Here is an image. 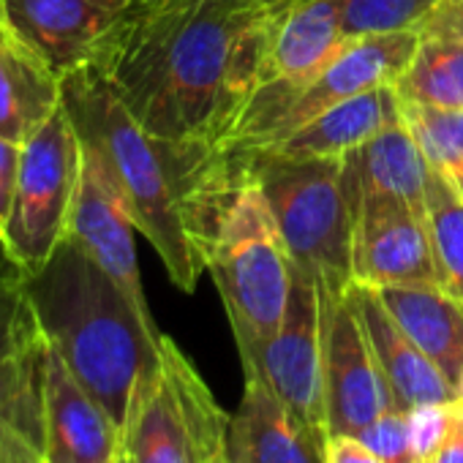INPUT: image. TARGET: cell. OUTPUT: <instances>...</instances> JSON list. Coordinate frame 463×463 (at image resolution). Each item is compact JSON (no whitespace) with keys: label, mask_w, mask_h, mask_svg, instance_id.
<instances>
[{"label":"cell","mask_w":463,"mask_h":463,"mask_svg":"<svg viewBox=\"0 0 463 463\" xmlns=\"http://www.w3.org/2000/svg\"><path fill=\"white\" fill-rule=\"evenodd\" d=\"M207 463H226V458H223V455H215V458H210Z\"/></svg>","instance_id":"obj_38"},{"label":"cell","mask_w":463,"mask_h":463,"mask_svg":"<svg viewBox=\"0 0 463 463\" xmlns=\"http://www.w3.org/2000/svg\"><path fill=\"white\" fill-rule=\"evenodd\" d=\"M20 164H23V145L0 137V241L6 238L9 218L14 210Z\"/></svg>","instance_id":"obj_30"},{"label":"cell","mask_w":463,"mask_h":463,"mask_svg":"<svg viewBox=\"0 0 463 463\" xmlns=\"http://www.w3.org/2000/svg\"><path fill=\"white\" fill-rule=\"evenodd\" d=\"M241 363L243 371L262 373L298 417L330 439L322 376V289L311 273L292 265V292L279 333L254 360Z\"/></svg>","instance_id":"obj_9"},{"label":"cell","mask_w":463,"mask_h":463,"mask_svg":"<svg viewBox=\"0 0 463 463\" xmlns=\"http://www.w3.org/2000/svg\"><path fill=\"white\" fill-rule=\"evenodd\" d=\"M352 196H384L425 210L430 164L403 118L384 126L373 139L344 158Z\"/></svg>","instance_id":"obj_21"},{"label":"cell","mask_w":463,"mask_h":463,"mask_svg":"<svg viewBox=\"0 0 463 463\" xmlns=\"http://www.w3.org/2000/svg\"><path fill=\"white\" fill-rule=\"evenodd\" d=\"M398 118L401 104L395 88L368 90L341 104H333L284 139L251 150H265L289 158H346Z\"/></svg>","instance_id":"obj_19"},{"label":"cell","mask_w":463,"mask_h":463,"mask_svg":"<svg viewBox=\"0 0 463 463\" xmlns=\"http://www.w3.org/2000/svg\"><path fill=\"white\" fill-rule=\"evenodd\" d=\"M382 463H417L409 439V420L403 409L382 411L371 425L357 436Z\"/></svg>","instance_id":"obj_28"},{"label":"cell","mask_w":463,"mask_h":463,"mask_svg":"<svg viewBox=\"0 0 463 463\" xmlns=\"http://www.w3.org/2000/svg\"><path fill=\"white\" fill-rule=\"evenodd\" d=\"M199 243L241 360H254L279 333L292 292V260L254 180L221 169Z\"/></svg>","instance_id":"obj_4"},{"label":"cell","mask_w":463,"mask_h":463,"mask_svg":"<svg viewBox=\"0 0 463 463\" xmlns=\"http://www.w3.org/2000/svg\"><path fill=\"white\" fill-rule=\"evenodd\" d=\"M20 279L42 338L123 433L139 382L161 365L164 333L153 314L71 235Z\"/></svg>","instance_id":"obj_2"},{"label":"cell","mask_w":463,"mask_h":463,"mask_svg":"<svg viewBox=\"0 0 463 463\" xmlns=\"http://www.w3.org/2000/svg\"><path fill=\"white\" fill-rule=\"evenodd\" d=\"M420 31H401V33H373V36H354L346 39L338 55L325 66V71L300 93V99L287 112L281 128L276 131V139H284L319 112L330 109L333 104H341L346 99H354L368 90L395 88L406 69L411 66V58L417 52ZM265 142V145H270ZM262 147V145H260Z\"/></svg>","instance_id":"obj_12"},{"label":"cell","mask_w":463,"mask_h":463,"mask_svg":"<svg viewBox=\"0 0 463 463\" xmlns=\"http://www.w3.org/2000/svg\"><path fill=\"white\" fill-rule=\"evenodd\" d=\"M352 284H439L428 213L398 199L352 196Z\"/></svg>","instance_id":"obj_10"},{"label":"cell","mask_w":463,"mask_h":463,"mask_svg":"<svg viewBox=\"0 0 463 463\" xmlns=\"http://www.w3.org/2000/svg\"><path fill=\"white\" fill-rule=\"evenodd\" d=\"M229 417L183 349L164 335L161 365L131 398L123 444L131 463H207L223 455Z\"/></svg>","instance_id":"obj_6"},{"label":"cell","mask_w":463,"mask_h":463,"mask_svg":"<svg viewBox=\"0 0 463 463\" xmlns=\"http://www.w3.org/2000/svg\"><path fill=\"white\" fill-rule=\"evenodd\" d=\"M243 373V398L223 441L226 463H327V439L298 417L262 373Z\"/></svg>","instance_id":"obj_14"},{"label":"cell","mask_w":463,"mask_h":463,"mask_svg":"<svg viewBox=\"0 0 463 463\" xmlns=\"http://www.w3.org/2000/svg\"><path fill=\"white\" fill-rule=\"evenodd\" d=\"M452 414H455V401L452 403H425V406H414L406 411L411 452H414L417 463H425L436 452V447L444 441Z\"/></svg>","instance_id":"obj_29"},{"label":"cell","mask_w":463,"mask_h":463,"mask_svg":"<svg viewBox=\"0 0 463 463\" xmlns=\"http://www.w3.org/2000/svg\"><path fill=\"white\" fill-rule=\"evenodd\" d=\"M134 229L137 226L128 204L118 191L109 169L104 166L99 153L82 142V172L71 204L69 235L128 292V298L142 311H150L139 276Z\"/></svg>","instance_id":"obj_11"},{"label":"cell","mask_w":463,"mask_h":463,"mask_svg":"<svg viewBox=\"0 0 463 463\" xmlns=\"http://www.w3.org/2000/svg\"><path fill=\"white\" fill-rule=\"evenodd\" d=\"M344 42L338 0H298L276 23L260 82L270 80L306 90L338 55Z\"/></svg>","instance_id":"obj_17"},{"label":"cell","mask_w":463,"mask_h":463,"mask_svg":"<svg viewBox=\"0 0 463 463\" xmlns=\"http://www.w3.org/2000/svg\"><path fill=\"white\" fill-rule=\"evenodd\" d=\"M401 118L417 139L425 161L463 199V109H439L401 101Z\"/></svg>","instance_id":"obj_24"},{"label":"cell","mask_w":463,"mask_h":463,"mask_svg":"<svg viewBox=\"0 0 463 463\" xmlns=\"http://www.w3.org/2000/svg\"><path fill=\"white\" fill-rule=\"evenodd\" d=\"M346 39L420 31L441 0H338Z\"/></svg>","instance_id":"obj_26"},{"label":"cell","mask_w":463,"mask_h":463,"mask_svg":"<svg viewBox=\"0 0 463 463\" xmlns=\"http://www.w3.org/2000/svg\"><path fill=\"white\" fill-rule=\"evenodd\" d=\"M42 371L44 338L33 322L23 346L0 368V447L12 430L42 425Z\"/></svg>","instance_id":"obj_23"},{"label":"cell","mask_w":463,"mask_h":463,"mask_svg":"<svg viewBox=\"0 0 463 463\" xmlns=\"http://www.w3.org/2000/svg\"><path fill=\"white\" fill-rule=\"evenodd\" d=\"M279 17L246 0H134L90 66L150 137L218 153L262 80Z\"/></svg>","instance_id":"obj_1"},{"label":"cell","mask_w":463,"mask_h":463,"mask_svg":"<svg viewBox=\"0 0 463 463\" xmlns=\"http://www.w3.org/2000/svg\"><path fill=\"white\" fill-rule=\"evenodd\" d=\"M107 4L112 6V9H118V12H123V9H128L134 0H107Z\"/></svg>","instance_id":"obj_36"},{"label":"cell","mask_w":463,"mask_h":463,"mask_svg":"<svg viewBox=\"0 0 463 463\" xmlns=\"http://www.w3.org/2000/svg\"><path fill=\"white\" fill-rule=\"evenodd\" d=\"M376 295L398 327L458 390L463 382V303L441 284H398L382 287Z\"/></svg>","instance_id":"obj_20"},{"label":"cell","mask_w":463,"mask_h":463,"mask_svg":"<svg viewBox=\"0 0 463 463\" xmlns=\"http://www.w3.org/2000/svg\"><path fill=\"white\" fill-rule=\"evenodd\" d=\"M349 292L360 311L379 371L387 382L392 406L409 411L425 403H452L458 398V390L420 352V346L398 327V322L390 317V311L379 300L376 289L352 284Z\"/></svg>","instance_id":"obj_16"},{"label":"cell","mask_w":463,"mask_h":463,"mask_svg":"<svg viewBox=\"0 0 463 463\" xmlns=\"http://www.w3.org/2000/svg\"><path fill=\"white\" fill-rule=\"evenodd\" d=\"M246 4H254V6H265V9H289L292 4H298V0H246Z\"/></svg>","instance_id":"obj_34"},{"label":"cell","mask_w":463,"mask_h":463,"mask_svg":"<svg viewBox=\"0 0 463 463\" xmlns=\"http://www.w3.org/2000/svg\"><path fill=\"white\" fill-rule=\"evenodd\" d=\"M0 463H47L42 452V425H23L0 447Z\"/></svg>","instance_id":"obj_31"},{"label":"cell","mask_w":463,"mask_h":463,"mask_svg":"<svg viewBox=\"0 0 463 463\" xmlns=\"http://www.w3.org/2000/svg\"><path fill=\"white\" fill-rule=\"evenodd\" d=\"M80 172L82 142L66 107H61L23 145L14 210L6 238L0 241L4 260L28 270L55 251V246L69 235Z\"/></svg>","instance_id":"obj_7"},{"label":"cell","mask_w":463,"mask_h":463,"mask_svg":"<svg viewBox=\"0 0 463 463\" xmlns=\"http://www.w3.org/2000/svg\"><path fill=\"white\" fill-rule=\"evenodd\" d=\"M33 327V317L23 292L20 268L4 260L0 265V368L23 346Z\"/></svg>","instance_id":"obj_27"},{"label":"cell","mask_w":463,"mask_h":463,"mask_svg":"<svg viewBox=\"0 0 463 463\" xmlns=\"http://www.w3.org/2000/svg\"><path fill=\"white\" fill-rule=\"evenodd\" d=\"M455 406H458V411L463 414V382H460V387H458V398H455Z\"/></svg>","instance_id":"obj_37"},{"label":"cell","mask_w":463,"mask_h":463,"mask_svg":"<svg viewBox=\"0 0 463 463\" xmlns=\"http://www.w3.org/2000/svg\"><path fill=\"white\" fill-rule=\"evenodd\" d=\"M425 213L439 284L463 303V199L436 172L428 183Z\"/></svg>","instance_id":"obj_25"},{"label":"cell","mask_w":463,"mask_h":463,"mask_svg":"<svg viewBox=\"0 0 463 463\" xmlns=\"http://www.w3.org/2000/svg\"><path fill=\"white\" fill-rule=\"evenodd\" d=\"M327 463H382L357 436H330L327 439Z\"/></svg>","instance_id":"obj_32"},{"label":"cell","mask_w":463,"mask_h":463,"mask_svg":"<svg viewBox=\"0 0 463 463\" xmlns=\"http://www.w3.org/2000/svg\"><path fill=\"white\" fill-rule=\"evenodd\" d=\"M63 107V74L0 23V137L25 145Z\"/></svg>","instance_id":"obj_18"},{"label":"cell","mask_w":463,"mask_h":463,"mask_svg":"<svg viewBox=\"0 0 463 463\" xmlns=\"http://www.w3.org/2000/svg\"><path fill=\"white\" fill-rule=\"evenodd\" d=\"M218 166L254 180L295 268L322 287H352L354 213L344 158H289L265 150L218 153Z\"/></svg>","instance_id":"obj_5"},{"label":"cell","mask_w":463,"mask_h":463,"mask_svg":"<svg viewBox=\"0 0 463 463\" xmlns=\"http://www.w3.org/2000/svg\"><path fill=\"white\" fill-rule=\"evenodd\" d=\"M63 107L80 139L109 169L134 226L161 257L169 281L191 295L207 270L194 235L191 204L215 169V153L150 137L90 63L63 74Z\"/></svg>","instance_id":"obj_3"},{"label":"cell","mask_w":463,"mask_h":463,"mask_svg":"<svg viewBox=\"0 0 463 463\" xmlns=\"http://www.w3.org/2000/svg\"><path fill=\"white\" fill-rule=\"evenodd\" d=\"M322 376L327 433L360 436L382 411L395 409L349 289L322 287Z\"/></svg>","instance_id":"obj_8"},{"label":"cell","mask_w":463,"mask_h":463,"mask_svg":"<svg viewBox=\"0 0 463 463\" xmlns=\"http://www.w3.org/2000/svg\"><path fill=\"white\" fill-rule=\"evenodd\" d=\"M425 463H463V414L458 411V406H455L444 441L436 447V452Z\"/></svg>","instance_id":"obj_33"},{"label":"cell","mask_w":463,"mask_h":463,"mask_svg":"<svg viewBox=\"0 0 463 463\" xmlns=\"http://www.w3.org/2000/svg\"><path fill=\"white\" fill-rule=\"evenodd\" d=\"M118 14L107 0H4L6 25L61 74L90 63Z\"/></svg>","instance_id":"obj_15"},{"label":"cell","mask_w":463,"mask_h":463,"mask_svg":"<svg viewBox=\"0 0 463 463\" xmlns=\"http://www.w3.org/2000/svg\"><path fill=\"white\" fill-rule=\"evenodd\" d=\"M112 463H131V455H128V449H126V444L120 441V449H118V455H115V460Z\"/></svg>","instance_id":"obj_35"},{"label":"cell","mask_w":463,"mask_h":463,"mask_svg":"<svg viewBox=\"0 0 463 463\" xmlns=\"http://www.w3.org/2000/svg\"><path fill=\"white\" fill-rule=\"evenodd\" d=\"M0 23H6V17H4V0H0Z\"/></svg>","instance_id":"obj_39"},{"label":"cell","mask_w":463,"mask_h":463,"mask_svg":"<svg viewBox=\"0 0 463 463\" xmlns=\"http://www.w3.org/2000/svg\"><path fill=\"white\" fill-rule=\"evenodd\" d=\"M458 6H460V14H463V0H458Z\"/></svg>","instance_id":"obj_40"},{"label":"cell","mask_w":463,"mask_h":463,"mask_svg":"<svg viewBox=\"0 0 463 463\" xmlns=\"http://www.w3.org/2000/svg\"><path fill=\"white\" fill-rule=\"evenodd\" d=\"M123 433L44 341L42 452L47 463H112Z\"/></svg>","instance_id":"obj_13"},{"label":"cell","mask_w":463,"mask_h":463,"mask_svg":"<svg viewBox=\"0 0 463 463\" xmlns=\"http://www.w3.org/2000/svg\"><path fill=\"white\" fill-rule=\"evenodd\" d=\"M395 93L401 101L463 109V14L458 0H441L420 25L417 52Z\"/></svg>","instance_id":"obj_22"}]
</instances>
